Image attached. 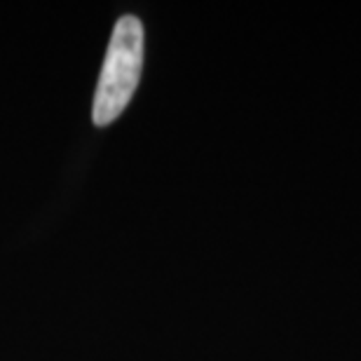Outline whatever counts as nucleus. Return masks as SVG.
<instances>
[{"mask_svg": "<svg viewBox=\"0 0 361 361\" xmlns=\"http://www.w3.org/2000/svg\"><path fill=\"white\" fill-rule=\"evenodd\" d=\"M143 68V24L134 14L118 19L101 66L92 118L99 127L115 122L132 101Z\"/></svg>", "mask_w": 361, "mask_h": 361, "instance_id": "1", "label": "nucleus"}]
</instances>
